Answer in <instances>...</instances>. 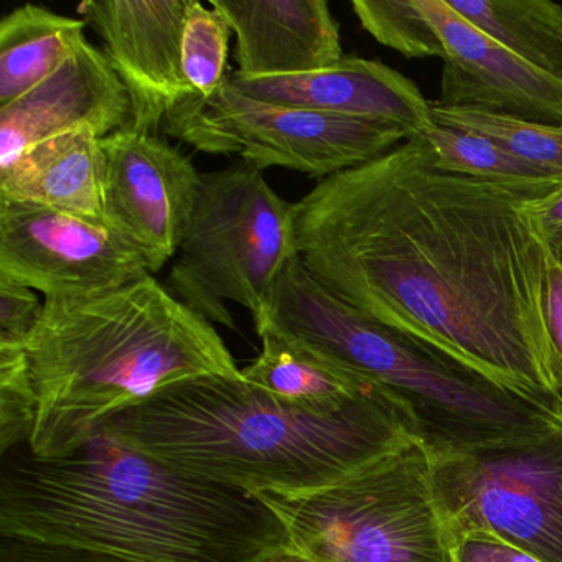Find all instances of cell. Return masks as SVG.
I'll return each instance as SVG.
<instances>
[{"instance_id":"4dcf8cb0","label":"cell","mask_w":562,"mask_h":562,"mask_svg":"<svg viewBox=\"0 0 562 562\" xmlns=\"http://www.w3.org/2000/svg\"><path fill=\"white\" fill-rule=\"evenodd\" d=\"M262 562H317L308 555L302 554L301 551L289 546V548L282 549V551L276 552L271 558L265 559Z\"/></svg>"},{"instance_id":"d4e9b609","label":"cell","mask_w":562,"mask_h":562,"mask_svg":"<svg viewBox=\"0 0 562 562\" xmlns=\"http://www.w3.org/2000/svg\"><path fill=\"white\" fill-rule=\"evenodd\" d=\"M37 420V393L24 347L0 345V453L27 447Z\"/></svg>"},{"instance_id":"7402d4cb","label":"cell","mask_w":562,"mask_h":562,"mask_svg":"<svg viewBox=\"0 0 562 562\" xmlns=\"http://www.w3.org/2000/svg\"><path fill=\"white\" fill-rule=\"evenodd\" d=\"M434 150V166L443 172L486 182H529L562 179L512 156L505 149L470 131L434 123L424 133Z\"/></svg>"},{"instance_id":"83f0119b","label":"cell","mask_w":562,"mask_h":562,"mask_svg":"<svg viewBox=\"0 0 562 562\" xmlns=\"http://www.w3.org/2000/svg\"><path fill=\"white\" fill-rule=\"evenodd\" d=\"M546 327H548V367L552 384L562 394V265L549 251L548 295H546Z\"/></svg>"},{"instance_id":"e0dca14e","label":"cell","mask_w":562,"mask_h":562,"mask_svg":"<svg viewBox=\"0 0 562 562\" xmlns=\"http://www.w3.org/2000/svg\"><path fill=\"white\" fill-rule=\"evenodd\" d=\"M0 199L103 218V149L93 127L44 140L0 170Z\"/></svg>"},{"instance_id":"44dd1931","label":"cell","mask_w":562,"mask_h":562,"mask_svg":"<svg viewBox=\"0 0 562 562\" xmlns=\"http://www.w3.org/2000/svg\"><path fill=\"white\" fill-rule=\"evenodd\" d=\"M430 110L434 123L479 134L529 166L538 167L549 176L562 177V127L486 111L439 108L432 101Z\"/></svg>"},{"instance_id":"d6986e66","label":"cell","mask_w":562,"mask_h":562,"mask_svg":"<svg viewBox=\"0 0 562 562\" xmlns=\"http://www.w3.org/2000/svg\"><path fill=\"white\" fill-rule=\"evenodd\" d=\"M259 357L243 368L248 383L279 400L318 411H338L373 384L358 380L269 328H258Z\"/></svg>"},{"instance_id":"52a82bcc","label":"cell","mask_w":562,"mask_h":562,"mask_svg":"<svg viewBox=\"0 0 562 562\" xmlns=\"http://www.w3.org/2000/svg\"><path fill=\"white\" fill-rule=\"evenodd\" d=\"M292 203L246 162L202 173L167 289L212 324L235 330L228 302L259 317L289 259Z\"/></svg>"},{"instance_id":"5b68a950","label":"cell","mask_w":562,"mask_h":562,"mask_svg":"<svg viewBox=\"0 0 562 562\" xmlns=\"http://www.w3.org/2000/svg\"><path fill=\"white\" fill-rule=\"evenodd\" d=\"M255 327L396 397L432 453L529 439L562 420V397L529 396L376 324L328 294L297 255L279 274Z\"/></svg>"},{"instance_id":"484cf974","label":"cell","mask_w":562,"mask_h":562,"mask_svg":"<svg viewBox=\"0 0 562 562\" xmlns=\"http://www.w3.org/2000/svg\"><path fill=\"white\" fill-rule=\"evenodd\" d=\"M44 302L35 291L0 278V345L25 347L41 321Z\"/></svg>"},{"instance_id":"ac0fdd59","label":"cell","mask_w":562,"mask_h":562,"mask_svg":"<svg viewBox=\"0 0 562 562\" xmlns=\"http://www.w3.org/2000/svg\"><path fill=\"white\" fill-rule=\"evenodd\" d=\"M87 22L25 4L0 21V108L44 83L85 41Z\"/></svg>"},{"instance_id":"9a60e30c","label":"cell","mask_w":562,"mask_h":562,"mask_svg":"<svg viewBox=\"0 0 562 562\" xmlns=\"http://www.w3.org/2000/svg\"><path fill=\"white\" fill-rule=\"evenodd\" d=\"M228 85L265 103L397 124L413 134H424L434 124L430 101L419 87L380 60L344 57L325 70L292 77L243 78L229 74Z\"/></svg>"},{"instance_id":"2e32d148","label":"cell","mask_w":562,"mask_h":562,"mask_svg":"<svg viewBox=\"0 0 562 562\" xmlns=\"http://www.w3.org/2000/svg\"><path fill=\"white\" fill-rule=\"evenodd\" d=\"M212 8L236 34L238 77L314 74L345 57L325 0H212Z\"/></svg>"},{"instance_id":"3957f363","label":"cell","mask_w":562,"mask_h":562,"mask_svg":"<svg viewBox=\"0 0 562 562\" xmlns=\"http://www.w3.org/2000/svg\"><path fill=\"white\" fill-rule=\"evenodd\" d=\"M101 430L179 472L251 495L314 492L420 440L409 409L380 387L318 411L223 374L164 387Z\"/></svg>"},{"instance_id":"cb8c5ba5","label":"cell","mask_w":562,"mask_h":562,"mask_svg":"<svg viewBox=\"0 0 562 562\" xmlns=\"http://www.w3.org/2000/svg\"><path fill=\"white\" fill-rule=\"evenodd\" d=\"M361 29L406 58L443 57V45L419 0H353Z\"/></svg>"},{"instance_id":"8992f818","label":"cell","mask_w":562,"mask_h":562,"mask_svg":"<svg viewBox=\"0 0 562 562\" xmlns=\"http://www.w3.org/2000/svg\"><path fill=\"white\" fill-rule=\"evenodd\" d=\"M291 544L317 562H453L432 485V459L413 440L353 475L305 493H256Z\"/></svg>"},{"instance_id":"7a4b0ae2","label":"cell","mask_w":562,"mask_h":562,"mask_svg":"<svg viewBox=\"0 0 562 562\" xmlns=\"http://www.w3.org/2000/svg\"><path fill=\"white\" fill-rule=\"evenodd\" d=\"M2 459V538L139 562H262L292 546L258 496L179 472L103 430L60 459L29 446Z\"/></svg>"},{"instance_id":"5bb4252c","label":"cell","mask_w":562,"mask_h":562,"mask_svg":"<svg viewBox=\"0 0 562 562\" xmlns=\"http://www.w3.org/2000/svg\"><path fill=\"white\" fill-rule=\"evenodd\" d=\"M133 123V101L104 52L85 38L44 83L0 108V170L32 147L90 126L110 136Z\"/></svg>"},{"instance_id":"277c9868","label":"cell","mask_w":562,"mask_h":562,"mask_svg":"<svg viewBox=\"0 0 562 562\" xmlns=\"http://www.w3.org/2000/svg\"><path fill=\"white\" fill-rule=\"evenodd\" d=\"M37 393L29 449L60 459L117 414L192 378H241L215 325L154 276L78 297H47L25 341Z\"/></svg>"},{"instance_id":"4316f807","label":"cell","mask_w":562,"mask_h":562,"mask_svg":"<svg viewBox=\"0 0 562 562\" xmlns=\"http://www.w3.org/2000/svg\"><path fill=\"white\" fill-rule=\"evenodd\" d=\"M0 562H139L124 555L31 539L2 538Z\"/></svg>"},{"instance_id":"9c48e42d","label":"cell","mask_w":562,"mask_h":562,"mask_svg":"<svg viewBox=\"0 0 562 562\" xmlns=\"http://www.w3.org/2000/svg\"><path fill=\"white\" fill-rule=\"evenodd\" d=\"M430 459L453 539L490 532L541 562H562V420L541 436Z\"/></svg>"},{"instance_id":"7c38bea8","label":"cell","mask_w":562,"mask_h":562,"mask_svg":"<svg viewBox=\"0 0 562 562\" xmlns=\"http://www.w3.org/2000/svg\"><path fill=\"white\" fill-rule=\"evenodd\" d=\"M187 5L189 0H88L77 8L130 93L133 130L159 134L166 117L193 97L182 74Z\"/></svg>"},{"instance_id":"ba28073f","label":"cell","mask_w":562,"mask_h":562,"mask_svg":"<svg viewBox=\"0 0 562 562\" xmlns=\"http://www.w3.org/2000/svg\"><path fill=\"white\" fill-rule=\"evenodd\" d=\"M164 133L206 154H236L265 170L282 167L322 180L378 159L416 134L252 100L228 83L209 100L189 98L166 117Z\"/></svg>"},{"instance_id":"4fadbf2b","label":"cell","mask_w":562,"mask_h":562,"mask_svg":"<svg viewBox=\"0 0 562 562\" xmlns=\"http://www.w3.org/2000/svg\"><path fill=\"white\" fill-rule=\"evenodd\" d=\"M443 45L439 108L479 110L562 127V80L473 27L446 0H419Z\"/></svg>"},{"instance_id":"f1b7e54d","label":"cell","mask_w":562,"mask_h":562,"mask_svg":"<svg viewBox=\"0 0 562 562\" xmlns=\"http://www.w3.org/2000/svg\"><path fill=\"white\" fill-rule=\"evenodd\" d=\"M453 562H541L490 532L472 531L453 539Z\"/></svg>"},{"instance_id":"f546056e","label":"cell","mask_w":562,"mask_h":562,"mask_svg":"<svg viewBox=\"0 0 562 562\" xmlns=\"http://www.w3.org/2000/svg\"><path fill=\"white\" fill-rule=\"evenodd\" d=\"M536 226L551 255L562 265V190L536 210Z\"/></svg>"},{"instance_id":"6da1fadb","label":"cell","mask_w":562,"mask_h":562,"mask_svg":"<svg viewBox=\"0 0 562 562\" xmlns=\"http://www.w3.org/2000/svg\"><path fill=\"white\" fill-rule=\"evenodd\" d=\"M562 179L443 172L424 134L321 180L292 203L295 255L376 324L535 397L548 367L549 249L536 210Z\"/></svg>"},{"instance_id":"30bf717a","label":"cell","mask_w":562,"mask_h":562,"mask_svg":"<svg viewBox=\"0 0 562 562\" xmlns=\"http://www.w3.org/2000/svg\"><path fill=\"white\" fill-rule=\"evenodd\" d=\"M154 276L146 255L104 218L0 199V278L47 297H78Z\"/></svg>"},{"instance_id":"603a6c76","label":"cell","mask_w":562,"mask_h":562,"mask_svg":"<svg viewBox=\"0 0 562 562\" xmlns=\"http://www.w3.org/2000/svg\"><path fill=\"white\" fill-rule=\"evenodd\" d=\"M232 32L216 9L189 0L182 31V74L193 98L209 100L228 83Z\"/></svg>"},{"instance_id":"ffe728a7","label":"cell","mask_w":562,"mask_h":562,"mask_svg":"<svg viewBox=\"0 0 562 562\" xmlns=\"http://www.w3.org/2000/svg\"><path fill=\"white\" fill-rule=\"evenodd\" d=\"M452 11L532 67L562 80V5L552 0H446Z\"/></svg>"},{"instance_id":"8fae6325","label":"cell","mask_w":562,"mask_h":562,"mask_svg":"<svg viewBox=\"0 0 562 562\" xmlns=\"http://www.w3.org/2000/svg\"><path fill=\"white\" fill-rule=\"evenodd\" d=\"M103 218L146 255L153 274L179 252L202 173L159 134L126 127L101 139Z\"/></svg>"}]
</instances>
